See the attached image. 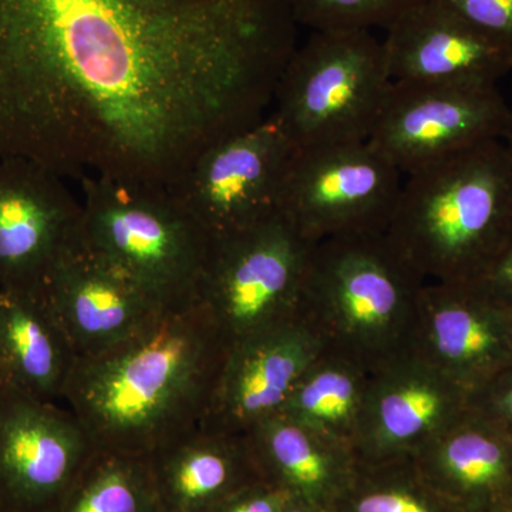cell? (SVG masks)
Instances as JSON below:
<instances>
[{"label":"cell","mask_w":512,"mask_h":512,"mask_svg":"<svg viewBox=\"0 0 512 512\" xmlns=\"http://www.w3.org/2000/svg\"><path fill=\"white\" fill-rule=\"evenodd\" d=\"M393 82L497 84L512 72V52L439 0H423L386 30Z\"/></svg>","instance_id":"e0dca14e"},{"label":"cell","mask_w":512,"mask_h":512,"mask_svg":"<svg viewBox=\"0 0 512 512\" xmlns=\"http://www.w3.org/2000/svg\"><path fill=\"white\" fill-rule=\"evenodd\" d=\"M403 180L369 141L295 148L279 212L313 242L386 232Z\"/></svg>","instance_id":"ba28073f"},{"label":"cell","mask_w":512,"mask_h":512,"mask_svg":"<svg viewBox=\"0 0 512 512\" xmlns=\"http://www.w3.org/2000/svg\"><path fill=\"white\" fill-rule=\"evenodd\" d=\"M76 360L45 289H0V384L63 403Z\"/></svg>","instance_id":"ffe728a7"},{"label":"cell","mask_w":512,"mask_h":512,"mask_svg":"<svg viewBox=\"0 0 512 512\" xmlns=\"http://www.w3.org/2000/svg\"><path fill=\"white\" fill-rule=\"evenodd\" d=\"M43 289L77 359L114 348L167 309L80 238L60 256Z\"/></svg>","instance_id":"2e32d148"},{"label":"cell","mask_w":512,"mask_h":512,"mask_svg":"<svg viewBox=\"0 0 512 512\" xmlns=\"http://www.w3.org/2000/svg\"><path fill=\"white\" fill-rule=\"evenodd\" d=\"M426 284L386 232L316 242L301 315L326 350L372 370L409 349Z\"/></svg>","instance_id":"277c9868"},{"label":"cell","mask_w":512,"mask_h":512,"mask_svg":"<svg viewBox=\"0 0 512 512\" xmlns=\"http://www.w3.org/2000/svg\"><path fill=\"white\" fill-rule=\"evenodd\" d=\"M485 36L512 52V0H439Z\"/></svg>","instance_id":"484cf974"},{"label":"cell","mask_w":512,"mask_h":512,"mask_svg":"<svg viewBox=\"0 0 512 512\" xmlns=\"http://www.w3.org/2000/svg\"><path fill=\"white\" fill-rule=\"evenodd\" d=\"M393 80L370 30L313 32L275 90L272 116L295 148L369 141Z\"/></svg>","instance_id":"8992f818"},{"label":"cell","mask_w":512,"mask_h":512,"mask_svg":"<svg viewBox=\"0 0 512 512\" xmlns=\"http://www.w3.org/2000/svg\"><path fill=\"white\" fill-rule=\"evenodd\" d=\"M146 460L161 512H212L262 483L247 437L198 427Z\"/></svg>","instance_id":"ac0fdd59"},{"label":"cell","mask_w":512,"mask_h":512,"mask_svg":"<svg viewBox=\"0 0 512 512\" xmlns=\"http://www.w3.org/2000/svg\"><path fill=\"white\" fill-rule=\"evenodd\" d=\"M295 147L272 114L202 153L171 192L212 239L279 212Z\"/></svg>","instance_id":"9c48e42d"},{"label":"cell","mask_w":512,"mask_h":512,"mask_svg":"<svg viewBox=\"0 0 512 512\" xmlns=\"http://www.w3.org/2000/svg\"><path fill=\"white\" fill-rule=\"evenodd\" d=\"M409 349L473 396L512 366V308L471 282H426Z\"/></svg>","instance_id":"7c38bea8"},{"label":"cell","mask_w":512,"mask_h":512,"mask_svg":"<svg viewBox=\"0 0 512 512\" xmlns=\"http://www.w3.org/2000/svg\"><path fill=\"white\" fill-rule=\"evenodd\" d=\"M80 185L86 247L163 308L197 301L212 238L170 188L104 177Z\"/></svg>","instance_id":"5b68a950"},{"label":"cell","mask_w":512,"mask_h":512,"mask_svg":"<svg viewBox=\"0 0 512 512\" xmlns=\"http://www.w3.org/2000/svg\"><path fill=\"white\" fill-rule=\"evenodd\" d=\"M66 178L23 158H0V289L45 288L80 238L82 202Z\"/></svg>","instance_id":"5bb4252c"},{"label":"cell","mask_w":512,"mask_h":512,"mask_svg":"<svg viewBox=\"0 0 512 512\" xmlns=\"http://www.w3.org/2000/svg\"><path fill=\"white\" fill-rule=\"evenodd\" d=\"M501 141H503L505 150H507L508 156H510L512 161V106H510V111H508L507 123H505Z\"/></svg>","instance_id":"f546056e"},{"label":"cell","mask_w":512,"mask_h":512,"mask_svg":"<svg viewBox=\"0 0 512 512\" xmlns=\"http://www.w3.org/2000/svg\"><path fill=\"white\" fill-rule=\"evenodd\" d=\"M282 512H315V510L312 507H308V505L289 500Z\"/></svg>","instance_id":"4dcf8cb0"},{"label":"cell","mask_w":512,"mask_h":512,"mask_svg":"<svg viewBox=\"0 0 512 512\" xmlns=\"http://www.w3.org/2000/svg\"><path fill=\"white\" fill-rule=\"evenodd\" d=\"M245 437L261 480L312 508L345 485L348 461L357 458L349 447L281 413L262 420Z\"/></svg>","instance_id":"44dd1931"},{"label":"cell","mask_w":512,"mask_h":512,"mask_svg":"<svg viewBox=\"0 0 512 512\" xmlns=\"http://www.w3.org/2000/svg\"><path fill=\"white\" fill-rule=\"evenodd\" d=\"M470 409L467 390L404 350L370 370L353 451L362 461L413 457Z\"/></svg>","instance_id":"4fadbf2b"},{"label":"cell","mask_w":512,"mask_h":512,"mask_svg":"<svg viewBox=\"0 0 512 512\" xmlns=\"http://www.w3.org/2000/svg\"><path fill=\"white\" fill-rule=\"evenodd\" d=\"M508 111L497 84L393 82L369 143L407 175L501 140Z\"/></svg>","instance_id":"30bf717a"},{"label":"cell","mask_w":512,"mask_h":512,"mask_svg":"<svg viewBox=\"0 0 512 512\" xmlns=\"http://www.w3.org/2000/svg\"><path fill=\"white\" fill-rule=\"evenodd\" d=\"M512 227V161L478 144L404 175L387 237L426 282H471Z\"/></svg>","instance_id":"3957f363"},{"label":"cell","mask_w":512,"mask_h":512,"mask_svg":"<svg viewBox=\"0 0 512 512\" xmlns=\"http://www.w3.org/2000/svg\"><path fill=\"white\" fill-rule=\"evenodd\" d=\"M289 500L288 495L262 481L235 494L212 512H282Z\"/></svg>","instance_id":"f1b7e54d"},{"label":"cell","mask_w":512,"mask_h":512,"mask_svg":"<svg viewBox=\"0 0 512 512\" xmlns=\"http://www.w3.org/2000/svg\"><path fill=\"white\" fill-rule=\"evenodd\" d=\"M423 0H286L296 25L313 32H349L393 26Z\"/></svg>","instance_id":"cb8c5ba5"},{"label":"cell","mask_w":512,"mask_h":512,"mask_svg":"<svg viewBox=\"0 0 512 512\" xmlns=\"http://www.w3.org/2000/svg\"><path fill=\"white\" fill-rule=\"evenodd\" d=\"M471 284L512 308V227L483 271Z\"/></svg>","instance_id":"83f0119b"},{"label":"cell","mask_w":512,"mask_h":512,"mask_svg":"<svg viewBox=\"0 0 512 512\" xmlns=\"http://www.w3.org/2000/svg\"><path fill=\"white\" fill-rule=\"evenodd\" d=\"M225 349L197 301L164 309L114 348L77 359L63 404L97 450L147 458L201 427Z\"/></svg>","instance_id":"7a4b0ae2"},{"label":"cell","mask_w":512,"mask_h":512,"mask_svg":"<svg viewBox=\"0 0 512 512\" xmlns=\"http://www.w3.org/2000/svg\"><path fill=\"white\" fill-rule=\"evenodd\" d=\"M430 488L424 476L421 484L396 480L362 484L349 497V512H463L439 491L430 494Z\"/></svg>","instance_id":"d4e9b609"},{"label":"cell","mask_w":512,"mask_h":512,"mask_svg":"<svg viewBox=\"0 0 512 512\" xmlns=\"http://www.w3.org/2000/svg\"><path fill=\"white\" fill-rule=\"evenodd\" d=\"M53 512H161L146 460L97 450Z\"/></svg>","instance_id":"603a6c76"},{"label":"cell","mask_w":512,"mask_h":512,"mask_svg":"<svg viewBox=\"0 0 512 512\" xmlns=\"http://www.w3.org/2000/svg\"><path fill=\"white\" fill-rule=\"evenodd\" d=\"M412 458L424 478L461 511L512 508V439L473 409Z\"/></svg>","instance_id":"d6986e66"},{"label":"cell","mask_w":512,"mask_h":512,"mask_svg":"<svg viewBox=\"0 0 512 512\" xmlns=\"http://www.w3.org/2000/svg\"><path fill=\"white\" fill-rule=\"evenodd\" d=\"M325 352L301 313L227 346L201 427L247 436L256 424L281 413L299 377Z\"/></svg>","instance_id":"9a60e30c"},{"label":"cell","mask_w":512,"mask_h":512,"mask_svg":"<svg viewBox=\"0 0 512 512\" xmlns=\"http://www.w3.org/2000/svg\"><path fill=\"white\" fill-rule=\"evenodd\" d=\"M286 0H0V158L171 187L265 119Z\"/></svg>","instance_id":"6da1fadb"},{"label":"cell","mask_w":512,"mask_h":512,"mask_svg":"<svg viewBox=\"0 0 512 512\" xmlns=\"http://www.w3.org/2000/svg\"><path fill=\"white\" fill-rule=\"evenodd\" d=\"M484 512H512V508H510V507H495V508H491V510H487Z\"/></svg>","instance_id":"1f68e13d"},{"label":"cell","mask_w":512,"mask_h":512,"mask_svg":"<svg viewBox=\"0 0 512 512\" xmlns=\"http://www.w3.org/2000/svg\"><path fill=\"white\" fill-rule=\"evenodd\" d=\"M369 372L326 350L299 377L281 414L353 451Z\"/></svg>","instance_id":"7402d4cb"},{"label":"cell","mask_w":512,"mask_h":512,"mask_svg":"<svg viewBox=\"0 0 512 512\" xmlns=\"http://www.w3.org/2000/svg\"><path fill=\"white\" fill-rule=\"evenodd\" d=\"M471 409L512 439V366L471 396Z\"/></svg>","instance_id":"4316f807"},{"label":"cell","mask_w":512,"mask_h":512,"mask_svg":"<svg viewBox=\"0 0 512 512\" xmlns=\"http://www.w3.org/2000/svg\"><path fill=\"white\" fill-rule=\"evenodd\" d=\"M315 244L281 212L212 239L197 302L225 346L299 315Z\"/></svg>","instance_id":"52a82bcc"},{"label":"cell","mask_w":512,"mask_h":512,"mask_svg":"<svg viewBox=\"0 0 512 512\" xmlns=\"http://www.w3.org/2000/svg\"><path fill=\"white\" fill-rule=\"evenodd\" d=\"M97 448L63 403L0 384V512H53Z\"/></svg>","instance_id":"8fae6325"}]
</instances>
